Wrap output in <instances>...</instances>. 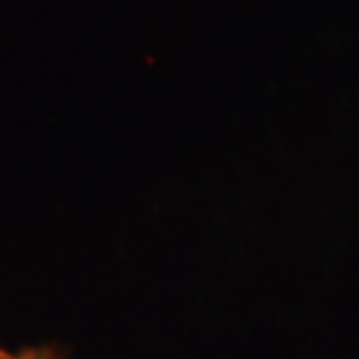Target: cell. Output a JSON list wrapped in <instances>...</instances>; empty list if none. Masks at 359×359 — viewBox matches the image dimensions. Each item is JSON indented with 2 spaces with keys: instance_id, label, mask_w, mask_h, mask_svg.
Masks as SVG:
<instances>
[{
  "instance_id": "7a4b0ae2",
  "label": "cell",
  "mask_w": 359,
  "mask_h": 359,
  "mask_svg": "<svg viewBox=\"0 0 359 359\" xmlns=\"http://www.w3.org/2000/svg\"><path fill=\"white\" fill-rule=\"evenodd\" d=\"M49 359H63V355H61V350H56V353L49 357Z\"/></svg>"
},
{
  "instance_id": "6da1fadb",
  "label": "cell",
  "mask_w": 359,
  "mask_h": 359,
  "mask_svg": "<svg viewBox=\"0 0 359 359\" xmlns=\"http://www.w3.org/2000/svg\"><path fill=\"white\" fill-rule=\"evenodd\" d=\"M56 346H35V348H24L19 353H12L0 346V359H49L56 353Z\"/></svg>"
}]
</instances>
